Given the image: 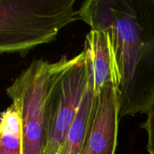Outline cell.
<instances>
[{"instance_id": "obj_1", "label": "cell", "mask_w": 154, "mask_h": 154, "mask_svg": "<svg viewBox=\"0 0 154 154\" xmlns=\"http://www.w3.org/2000/svg\"><path fill=\"white\" fill-rule=\"evenodd\" d=\"M81 20L109 39L120 119L154 101V0H88Z\"/></svg>"}, {"instance_id": "obj_2", "label": "cell", "mask_w": 154, "mask_h": 154, "mask_svg": "<svg viewBox=\"0 0 154 154\" xmlns=\"http://www.w3.org/2000/svg\"><path fill=\"white\" fill-rule=\"evenodd\" d=\"M75 0H0V54L25 55L81 20Z\"/></svg>"}, {"instance_id": "obj_3", "label": "cell", "mask_w": 154, "mask_h": 154, "mask_svg": "<svg viewBox=\"0 0 154 154\" xmlns=\"http://www.w3.org/2000/svg\"><path fill=\"white\" fill-rule=\"evenodd\" d=\"M63 56L50 63L34 60L6 89L21 123L22 154H44L46 141L48 102L51 91L62 75L78 60Z\"/></svg>"}, {"instance_id": "obj_4", "label": "cell", "mask_w": 154, "mask_h": 154, "mask_svg": "<svg viewBox=\"0 0 154 154\" xmlns=\"http://www.w3.org/2000/svg\"><path fill=\"white\" fill-rule=\"evenodd\" d=\"M90 80L85 53L62 75L48 102L46 141L44 154H60L67 132L77 115Z\"/></svg>"}, {"instance_id": "obj_5", "label": "cell", "mask_w": 154, "mask_h": 154, "mask_svg": "<svg viewBox=\"0 0 154 154\" xmlns=\"http://www.w3.org/2000/svg\"><path fill=\"white\" fill-rule=\"evenodd\" d=\"M119 122L117 89L114 83H109L95 95L90 126L80 154H115Z\"/></svg>"}, {"instance_id": "obj_6", "label": "cell", "mask_w": 154, "mask_h": 154, "mask_svg": "<svg viewBox=\"0 0 154 154\" xmlns=\"http://www.w3.org/2000/svg\"><path fill=\"white\" fill-rule=\"evenodd\" d=\"M84 51L95 95H97L106 84H114V66L107 35L100 30L91 29L86 37Z\"/></svg>"}, {"instance_id": "obj_7", "label": "cell", "mask_w": 154, "mask_h": 154, "mask_svg": "<svg viewBox=\"0 0 154 154\" xmlns=\"http://www.w3.org/2000/svg\"><path fill=\"white\" fill-rule=\"evenodd\" d=\"M95 93L90 77L89 85L75 120L67 132L60 154H80L87 136L93 109Z\"/></svg>"}, {"instance_id": "obj_8", "label": "cell", "mask_w": 154, "mask_h": 154, "mask_svg": "<svg viewBox=\"0 0 154 154\" xmlns=\"http://www.w3.org/2000/svg\"><path fill=\"white\" fill-rule=\"evenodd\" d=\"M0 154H22L20 119L13 105L0 114Z\"/></svg>"}, {"instance_id": "obj_9", "label": "cell", "mask_w": 154, "mask_h": 154, "mask_svg": "<svg viewBox=\"0 0 154 154\" xmlns=\"http://www.w3.org/2000/svg\"><path fill=\"white\" fill-rule=\"evenodd\" d=\"M147 117L142 127L147 134V151L150 154H154V101L147 112Z\"/></svg>"}]
</instances>
